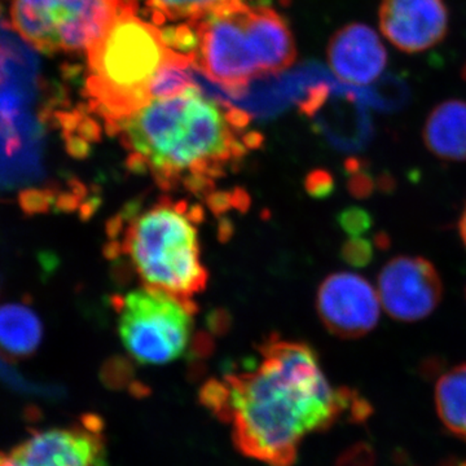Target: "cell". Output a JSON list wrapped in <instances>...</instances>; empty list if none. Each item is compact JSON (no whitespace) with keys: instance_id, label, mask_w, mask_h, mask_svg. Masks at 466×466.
Wrapping results in <instances>:
<instances>
[{"instance_id":"4","label":"cell","mask_w":466,"mask_h":466,"mask_svg":"<svg viewBox=\"0 0 466 466\" xmlns=\"http://www.w3.org/2000/svg\"><path fill=\"white\" fill-rule=\"evenodd\" d=\"M201 220V208L184 200L134 202L113 219L108 250L125 260L144 287L192 300L208 285Z\"/></svg>"},{"instance_id":"6","label":"cell","mask_w":466,"mask_h":466,"mask_svg":"<svg viewBox=\"0 0 466 466\" xmlns=\"http://www.w3.org/2000/svg\"><path fill=\"white\" fill-rule=\"evenodd\" d=\"M116 329L126 351L143 366H164L182 358L191 345L192 300L143 287L116 297Z\"/></svg>"},{"instance_id":"19","label":"cell","mask_w":466,"mask_h":466,"mask_svg":"<svg viewBox=\"0 0 466 466\" xmlns=\"http://www.w3.org/2000/svg\"><path fill=\"white\" fill-rule=\"evenodd\" d=\"M339 223L343 231L349 233L351 238H360L361 233L367 231L372 226V219L366 211L361 208H348L339 217Z\"/></svg>"},{"instance_id":"24","label":"cell","mask_w":466,"mask_h":466,"mask_svg":"<svg viewBox=\"0 0 466 466\" xmlns=\"http://www.w3.org/2000/svg\"><path fill=\"white\" fill-rule=\"evenodd\" d=\"M455 466H466V464H459V465H455Z\"/></svg>"},{"instance_id":"3","label":"cell","mask_w":466,"mask_h":466,"mask_svg":"<svg viewBox=\"0 0 466 466\" xmlns=\"http://www.w3.org/2000/svg\"><path fill=\"white\" fill-rule=\"evenodd\" d=\"M177 47L214 84L244 90L253 79L293 66L296 39L274 9L240 2L177 25Z\"/></svg>"},{"instance_id":"15","label":"cell","mask_w":466,"mask_h":466,"mask_svg":"<svg viewBox=\"0 0 466 466\" xmlns=\"http://www.w3.org/2000/svg\"><path fill=\"white\" fill-rule=\"evenodd\" d=\"M435 403L447 429L466 441V364L452 368L438 380Z\"/></svg>"},{"instance_id":"16","label":"cell","mask_w":466,"mask_h":466,"mask_svg":"<svg viewBox=\"0 0 466 466\" xmlns=\"http://www.w3.org/2000/svg\"><path fill=\"white\" fill-rule=\"evenodd\" d=\"M240 2L245 0H147V5L157 23L188 24L217 9Z\"/></svg>"},{"instance_id":"7","label":"cell","mask_w":466,"mask_h":466,"mask_svg":"<svg viewBox=\"0 0 466 466\" xmlns=\"http://www.w3.org/2000/svg\"><path fill=\"white\" fill-rule=\"evenodd\" d=\"M126 0H12L15 29L45 55L87 52Z\"/></svg>"},{"instance_id":"18","label":"cell","mask_w":466,"mask_h":466,"mask_svg":"<svg viewBox=\"0 0 466 466\" xmlns=\"http://www.w3.org/2000/svg\"><path fill=\"white\" fill-rule=\"evenodd\" d=\"M342 257L349 265L366 266L372 260L373 245L366 238H350V240L343 245Z\"/></svg>"},{"instance_id":"22","label":"cell","mask_w":466,"mask_h":466,"mask_svg":"<svg viewBox=\"0 0 466 466\" xmlns=\"http://www.w3.org/2000/svg\"><path fill=\"white\" fill-rule=\"evenodd\" d=\"M460 236H461L462 241H464L466 247V205L464 211H462L461 218L459 222Z\"/></svg>"},{"instance_id":"5","label":"cell","mask_w":466,"mask_h":466,"mask_svg":"<svg viewBox=\"0 0 466 466\" xmlns=\"http://www.w3.org/2000/svg\"><path fill=\"white\" fill-rule=\"evenodd\" d=\"M191 58L174 50L165 30L137 16L126 0L108 29L87 51L86 95L90 108L110 130L152 100L153 85L165 67Z\"/></svg>"},{"instance_id":"1","label":"cell","mask_w":466,"mask_h":466,"mask_svg":"<svg viewBox=\"0 0 466 466\" xmlns=\"http://www.w3.org/2000/svg\"><path fill=\"white\" fill-rule=\"evenodd\" d=\"M250 361L200 390L202 406L231 424L233 443L247 458L293 466L306 435L329 428L346 412L366 415L357 394L330 386L308 343L272 337Z\"/></svg>"},{"instance_id":"2","label":"cell","mask_w":466,"mask_h":466,"mask_svg":"<svg viewBox=\"0 0 466 466\" xmlns=\"http://www.w3.org/2000/svg\"><path fill=\"white\" fill-rule=\"evenodd\" d=\"M128 167L167 191L207 192L259 146L249 116L193 85L150 100L113 127Z\"/></svg>"},{"instance_id":"8","label":"cell","mask_w":466,"mask_h":466,"mask_svg":"<svg viewBox=\"0 0 466 466\" xmlns=\"http://www.w3.org/2000/svg\"><path fill=\"white\" fill-rule=\"evenodd\" d=\"M5 455L3 466H106L103 419L84 415L69 428L33 431Z\"/></svg>"},{"instance_id":"14","label":"cell","mask_w":466,"mask_h":466,"mask_svg":"<svg viewBox=\"0 0 466 466\" xmlns=\"http://www.w3.org/2000/svg\"><path fill=\"white\" fill-rule=\"evenodd\" d=\"M42 321L29 306L9 303L0 308V351L7 357H32L42 342Z\"/></svg>"},{"instance_id":"20","label":"cell","mask_w":466,"mask_h":466,"mask_svg":"<svg viewBox=\"0 0 466 466\" xmlns=\"http://www.w3.org/2000/svg\"><path fill=\"white\" fill-rule=\"evenodd\" d=\"M0 380L9 383L12 388L18 389V390L42 392V394L47 395L55 394L54 388L33 385V383L25 381V380L20 375H17L16 370H12L2 358H0Z\"/></svg>"},{"instance_id":"12","label":"cell","mask_w":466,"mask_h":466,"mask_svg":"<svg viewBox=\"0 0 466 466\" xmlns=\"http://www.w3.org/2000/svg\"><path fill=\"white\" fill-rule=\"evenodd\" d=\"M328 63L339 81L367 86L385 72L388 51L372 27L352 23L343 26L330 39Z\"/></svg>"},{"instance_id":"17","label":"cell","mask_w":466,"mask_h":466,"mask_svg":"<svg viewBox=\"0 0 466 466\" xmlns=\"http://www.w3.org/2000/svg\"><path fill=\"white\" fill-rule=\"evenodd\" d=\"M133 368L128 366L125 360H113L106 364L103 370V382L110 389L121 390V389L130 388L133 394L146 395V388L140 383L133 382Z\"/></svg>"},{"instance_id":"11","label":"cell","mask_w":466,"mask_h":466,"mask_svg":"<svg viewBox=\"0 0 466 466\" xmlns=\"http://www.w3.org/2000/svg\"><path fill=\"white\" fill-rule=\"evenodd\" d=\"M379 25L397 50L421 54L446 38L449 8L444 0H381Z\"/></svg>"},{"instance_id":"23","label":"cell","mask_w":466,"mask_h":466,"mask_svg":"<svg viewBox=\"0 0 466 466\" xmlns=\"http://www.w3.org/2000/svg\"><path fill=\"white\" fill-rule=\"evenodd\" d=\"M464 76H465V78H466V66H465V69H464Z\"/></svg>"},{"instance_id":"21","label":"cell","mask_w":466,"mask_h":466,"mask_svg":"<svg viewBox=\"0 0 466 466\" xmlns=\"http://www.w3.org/2000/svg\"><path fill=\"white\" fill-rule=\"evenodd\" d=\"M309 187V189H311V193H314V195H327V193H329L330 189H332L330 175L325 174L323 171H319L318 174L312 175Z\"/></svg>"},{"instance_id":"9","label":"cell","mask_w":466,"mask_h":466,"mask_svg":"<svg viewBox=\"0 0 466 466\" xmlns=\"http://www.w3.org/2000/svg\"><path fill=\"white\" fill-rule=\"evenodd\" d=\"M377 293L392 319L413 323L428 318L438 308L443 285L428 259L400 256L383 266Z\"/></svg>"},{"instance_id":"13","label":"cell","mask_w":466,"mask_h":466,"mask_svg":"<svg viewBox=\"0 0 466 466\" xmlns=\"http://www.w3.org/2000/svg\"><path fill=\"white\" fill-rule=\"evenodd\" d=\"M426 148L446 161H466V103L447 100L431 110L424 127Z\"/></svg>"},{"instance_id":"10","label":"cell","mask_w":466,"mask_h":466,"mask_svg":"<svg viewBox=\"0 0 466 466\" xmlns=\"http://www.w3.org/2000/svg\"><path fill=\"white\" fill-rule=\"evenodd\" d=\"M317 309L321 323L334 336L360 339L379 323V293L360 275L336 272L319 287Z\"/></svg>"}]
</instances>
